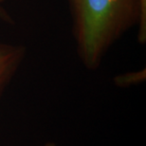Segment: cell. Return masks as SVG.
Masks as SVG:
<instances>
[{"mask_svg":"<svg viewBox=\"0 0 146 146\" xmlns=\"http://www.w3.org/2000/svg\"><path fill=\"white\" fill-rule=\"evenodd\" d=\"M73 34L82 63L97 68L107 50L135 25L146 41V14L141 0H68Z\"/></svg>","mask_w":146,"mask_h":146,"instance_id":"6da1fadb","label":"cell"},{"mask_svg":"<svg viewBox=\"0 0 146 146\" xmlns=\"http://www.w3.org/2000/svg\"><path fill=\"white\" fill-rule=\"evenodd\" d=\"M24 53L21 46L0 43V93L18 68Z\"/></svg>","mask_w":146,"mask_h":146,"instance_id":"7a4b0ae2","label":"cell"},{"mask_svg":"<svg viewBox=\"0 0 146 146\" xmlns=\"http://www.w3.org/2000/svg\"><path fill=\"white\" fill-rule=\"evenodd\" d=\"M0 4H1V3H0ZM0 20H2V21H4V22H11V15L1 5H0Z\"/></svg>","mask_w":146,"mask_h":146,"instance_id":"3957f363","label":"cell"},{"mask_svg":"<svg viewBox=\"0 0 146 146\" xmlns=\"http://www.w3.org/2000/svg\"><path fill=\"white\" fill-rule=\"evenodd\" d=\"M141 4L142 11L146 14V0H141Z\"/></svg>","mask_w":146,"mask_h":146,"instance_id":"277c9868","label":"cell"},{"mask_svg":"<svg viewBox=\"0 0 146 146\" xmlns=\"http://www.w3.org/2000/svg\"><path fill=\"white\" fill-rule=\"evenodd\" d=\"M44 146H56L54 143H52V142H49V143H46V144H45Z\"/></svg>","mask_w":146,"mask_h":146,"instance_id":"5b68a950","label":"cell"},{"mask_svg":"<svg viewBox=\"0 0 146 146\" xmlns=\"http://www.w3.org/2000/svg\"><path fill=\"white\" fill-rule=\"evenodd\" d=\"M3 1H4V0H0V3H2Z\"/></svg>","mask_w":146,"mask_h":146,"instance_id":"8992f818","label":"cell"}]
</instances>
